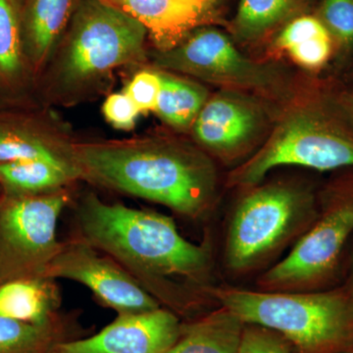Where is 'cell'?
Returning <instances> with one entry per match:
<instances>
[{
	"label": "cell",
	"instance_id": "f546056e",
	"mask_svg": "<svg viewBox=\"0 0 353 353\" xmlns=\"http://www.w3.org/2000/svg\"><path fill=\"white\" fill-rule=\"evenodd\" d=\"M345 353H353V350H350V352H345Z\"/></svg>",
	"mask_w": 353,
	"mask_h": 353
},
{
	"label": "cell",
	"instance_id": "cb8c5ba5",
	"mask_svg": "<svg viewBox=\"0 0 353 353\" xmlns=\"http://www.w3.org/2000/svg\"><path fill=\"white\" fill-rule=\"evenodd\" d=\"M318 18L334 43L347 51L353 48V0H322Z\"/></svg>",
	"mask_w": 353,
	"mask_h": 353
},
{
	"label": "cell",
	"instance_id": "8fae6325",
	"mask_svg": "<svg viewBox=\"0 0 353 353\" xmlns=\"http://www.w3.org/2000/svg\"><path fill=\"white\" fill-rule=\"evenodd\" d=\"M43 277L77 281L119 315L159 308L157 301L132 276L110 260L99 256L87 241L61 245Z\"/></svg>",
	"mask_w": 353,
	"mask_h": 353
},
{
	"label": "cell",
	"instance_id": "ba28073f",
	"mask_svg": "<svg viewBox=\"0 0 353 353\" xmlns=\"http://www.w3.org/2000/svg\"><path fill=\"white\" fill-rule=\"evenodd\" d=\"M152 54L155 69L213 83L222 90L264 99L282 97L287 90L279 70L245 57L233 39L214 28L197 29L172 50Z\"/></svg>",
	"mask_w": 353,
	"mask_h": 353
},
{
	"label": "cell",
	"instance_id": "277c9868",
	"mask_svg": "<svg viewBox=\"0 0 353 353\" xmlns=\"http://www.w3.org/2000/svg\"><path fill=\"white\" fill-rule=\"evenodd\" d=\"M209 294L245 324L275 332L294 353L353 350V296L348 287L287 292L224 285Z\"/></svg>",
	"mask_w": 353,
	"mask_h": 353
},
{
	"label": "cell",
	"instance_id": "f1b7e54d",
	"mask_svg": "<svg viewBox=\"0 0 353 353\" xmlns=\"http://www.w3.org/2000/svg\"><path fill=\"white\" fill-rule=\"evenodd\" d=\"M347 287L350 288V292H352L353 296V255L352 260V268H350V283H348Z\"/></svg>",
	"mask_w": 353,
	"mask_h": 353
},
{
	"label": "cell",
	"instance_id": "d4e9b609",
	"mask_svg": "<svg viewBox=\"0 0 353 353\" xmlns=\"http://www.w3.org/2000/svg\"><path fill=\"white\" fill-rule=\"evenodd\" d=\"M139 112H154L161 92V78L157 69L138 72L124 90Z\"/></svg>",
	"mask_w": 353,
	"mask_h": 353
},
{
	"label": "cell",
	"instance_id": "7402d4cb",
	"mask_svg": "<svg viewBox=\"0 0 353 353\" xmlns=\"http://www.w3.org/2000/svg\"><path fill=\"white\" fill-rule=\"evenodd\" d=\"M21 28L20 0H0V85L19 87L28 73Z\"/></svg>",
	"mask_w": 353,
	"mask_h": 353
},
{
	"label": "cell",
	"instance_id": "7a4b0ae2",
	"mask_svg": "<svg viewBox=\"0 0 353 353\" xmlns=\"http://www.w3.org/2000/svg\"><path fill=\"white\" fill-rule=\"evenodd\" d=\"M143 25L101 0H78L68 29L53 53L48 94L72 104L101 87L114 70L145 58Z\"/></svg>",
	"mask_w": 353,
	"mask_h": 353
},
{
	"label": "cell",
	"instance_id": "9a60e30c",
	"mask_svg": "<svg viewBox=\"0 0 353 353\" xmlns=\"http://www.w3.org/2000/svg\"><path fill=\"white\" fill-rule=\"evenodd\" d=\"M245 323L221 306L190 324L181 325L180 334L167 353H238Z\"/></svg>",
	"mask_w": 353,
	"mask_h": 353
},
{
	"label": "cell",
	"instance_id": "2e32d148",
	"mask_svg": "<svg viewBox=\"0 0 353 353\" xmlns=\"http://www.w3.org/2000/svg\"><path fill=\"white\" fill-rule=\"evenodd\" d=\"M57 305V290L50 278H21L0 284V317L46 325L55 321Z\"/></svg>",
	"mask_w": 353,
	"mask_h": 353
},
{
	"label": "cell",
	"instance_id": "ffe728a7",
	"mask_svg": "<svg viewBox=\"0 0 353 353\" xmlns=\"http://www.w3.org/2000/svg\"><path fill=\"white\" fill-rule=\"evenodd\" d=\"M79 176L76 171L43 160L0 163V185L9 196L48 194Z\"/></svg>",
	"mask_w": 353,
	"mask_h": 353
},
{
	"label": "cell",
	"instance_id": "d6986e66",
	"mask_svg": "<svg viewBox=\"0 0 353 353\" xmlns=\"http://www.w3.org/2000/svg\"><path fill=\"white\" fill-rule=\"evenodd\" d=\"M158 71L161 92L154 113L176 131H189L208 101V88L188 77L164 70Z\"/></svg>",
	"mask_w": 353,
	"mask_h": 353
},
{
	"label": "cell",
	"instance_id": "9c48e42d",
	"mask_svg": "<svg viewBox=\"0 0 353 353\" xmlns=\"http://www.w3.org/2000/svg\"><path fill=\"white\" fill-rule=\"evenodd\" d=\"M69 202L63 190L34 196H9L0 201V284L43 277L61 248L58 218Z\"/></svg>",
	"mask_w": 353,
	"mask_h": 353
},
{
	"label": "cell",
	"instance_id": "e0dca14e",
	"mask_svg": "<svg viewBox=\"0 0 353 353\" xmlns=\"http://www.w3.org/2000/svg\"><path fill=\"white\" fill-rule=\"evenodd\" d=\"M43 160L79 173L72 143L27 125L0 124V163Z\"/></svg>",
	"mask_w": 353,
	"mask_h": 353
},
{
	"label": "cell",
	"instance_id": "30bf717a",
	"mask_svg": "<svg viewBox=\"0 0 353 353\" xmlns=\"http://www.w3.org/2000/svg\"><path fill=\"white\" fill-rule=\"evenodd\" d=\"M268 119L257 97L222 90L208 97L190 131L204 152L232 161L256 143Z\"/></svg>",
	"mask_w": 353,
	"mask_h": 353
},
{
	"label": "cell",
	"instance_id": "4fadbf2b",
	"mask_svg": "<svg viewBox=\"0 0 353 353\" xmlns=\"http://www.w3.org/2000/svg\"><path fill=\"white\" fill-rule=\"evenodd\" d=\"M138 21L157 51L170 50L219 16L222 0H101Z\"/></svg>",
	"mask_w": 353,
	"mask_h": 353
},
{
	"label": "cell",
	"instance_id": "83f0119b",
	"mask_svg": "<svg viewBox=\"0 0 353 353\" xmlns=\"http://www.w3.org/2000/svg\"><path fill=\"white\" fill-rule=\"evenodd\" d=\"M332 108L353 131V92H341L327 97Z\"/></svg>",
	"mask_w": 353,
	"mask_h": 353
},
{
	"label": "cell",
	"instance_id": "4316f807",
	"mask_svg": "<svg viewBox=\"0 0 353 353\" xmlns=\"http://www.w3.org/2000/svg\"><path fill=\"white\" fill-rule=\"evenodd\" d=\"M102 113L111 126L122 131L134 129L141 114L125 92L108 95L102 105Z\"/></svg>",
	"mask_w": 353,
	"mask_h": 353
},
{
	"label": "cell",
	"instance_id": "7c38bea8",
	"mask_svg": "<svg viewBox=\"0 0 353 353\" xmlns=\"http://www.w3.org/2000/svg\"><path fill=\"white\" fill-rule=\"evenodd\" d=\"M178 318L157 308L119 315L99 334L58 343L52 353H167L180 334Z\"/></svg>",
	"mask_w": 353,
	"mask_h": 353
},
{
	"label": "cell",
	"instance_id": "8992f818",
	"mask_svg": "<svg viewBox=\"0 0 353 353\" xmlns=\"http://www.w3.org/2000/svg\"><path fill=\"white\" fill-rule=\"evenodd\" d=\"M317 201L310 189L285 181L250 188L234 210L225 246L227 268L256 270L314 224Z\"/></svg>",
	"mask_w": 353,
	"mask_h": 353
},
{
	"label": "cell",
	"instance_id": "ac0fdd59",
	"mask_svg": "<svg viewBox=\"0 0 353 353\" xmlns=\"http://www.w3.org/2000/svg\"><path fill=\"white\" fill-rule=\"evenodd\" d=\"M274 48L284 51L303 68L314 71L331 59L334 41L319 18L303 15L285 24L274 41Z\"/></svg>",
	"mask_w": 353,
	"mask_h": 353
},
{
	"label": "cell",
	"instance_id": "484cf974",
	"mask_svg": "<svg viewBox=\"0 0 353 353\" xmlns=\"http://www.w3.org/2000/svg\"><path fill=\"white\" fill-rule=\"evenodd\" d=\"M238 353H294L278 334L257 325L245 324Z\"/></svg>",
	"mask_w": 353,
	"mask_h": 353
},
{
	"label": "cell",
	"instance_id": "44dd1931",
	"mask_svg": "<svg viewBox=\"0 0 353 353\" xmlns=\"http://www.w3.org/2000/svg\"><path fill=\"white\" fill-rule=\"evenodd\" d=\"M306 0H240L232 25L241 43L261 41L274 30L294 19Z\"/></svg>",
	"mask_w": 353,
	"mask_h": 353
},
{
	"label": "cell",
	"instance_id": "52a82bcc",
	"mask_svg": "<svg viewBox=\"0 0 353 353\" xmlns=\"http://www.w3.org/2000/svg\"><path fill=\"white\" fill-rule=\"evenodd\" d=\"M353 234V173L329 183L314 224L292 252L260 276L264 292H313L328 285Z\"/></svg>",
	"mask_w": 353,
	"mask_h": 353
},
{
	"label": "cell",
	"instance_id": "4dcf8cb0",
	"mask_svg": "<svg viewBox=\"0 0 353 353\" xmlns=\"http://www.w3.org/2000/svg\"><path fill=\"white\" fill-rule=\"evenodd\" d=\"M20 1H22V0H20Z\"/></svg>",
	"mask_w": 353,
	"mask_h": 353
},
{
	"label": "cell",
	"instance_id": "5b68a950",
	"mask_svg": "<svg viewBox=\"0 0 353 353\" xmlns=\"http://www.w3.org/2000/svg\"><path fill=\"white\" fill-rule=\"evenodd\" d=\"M281 166L317 171L353 167V131L327 97L290 108L252 157L230 173L227 183L250 189Z\"/></svg>",
	"mask_w": 353,
	"mask_h": 353
},
{
	"label": "cell",
	"instance_id": "603a6c76",
	"mask_svg": "<svg viewBox=\"0 0 353 353\" xmlns=\"http://www.w3.org/2000/svg\"><path fill=\"white\" fill-rule=\"evenodd\" d=\"M57 321L28 324L0 317V353H52L64 340Z\"/></svg>",
	"mask_w": 353,
	"mask_h": 353
},
{
	"label": "cell",
	"instance_id": "6da1fadb",
	"mask_svg": "<svg viewBox=\"0 0 353 353\" xmlns=\"http://www.w3.org/2000/svg\"><path fill=\"white\" fill-rule=\"evenodd\" d=\"M72 152L80 176L179 214L197 218L214 203L218 178L212 159L182 139L150 136L72 143Z\"/></svg>",
	"mask_w": 353,
	"mask_h": 353
},
{
	"label": "cell",
	"instance_id": "3957f363",
	"mask_svg": "<svg viewBox=\"0 0 353 353\" xmlns=\"http://www.w3.org/2000/svg\"><path fill=\"white\" fill-rule=\"evenodd\" d=\"M79 224L90 245L150 277L197 280L208 270V245L183 239L167 216L88 196L79 208Z\"/></svg>",
	"mask_w": 353,
	"mask_h": 353
},
{
	"label": "cell",
	"instance_id": "5bb4252c",
	"mask_svg": "<svg viewBox=\"0 0 353 353\" xmlns=\"http://www.w3.org/2000/svg\"><path fill=\"white\" fill-rule=\"evenodd\" d=\"M78 0H22L21 28L26 60L34 75L50 61L68 29Z\"/></svg>",
	"mask_w": 353,
	"mask_h": 353
}]
</instances>
